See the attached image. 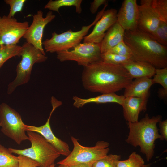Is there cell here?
Instances as JSON below:
<instances>
[{
	"mask_svg": "<svg viewBox=\"0 0 167 167\" xmlns=\"http://www.w3.org/2000/svg\"><path fill=\"white\" fill-rule=\"evenodd\" d=\"M82 80L86 89L102 94L115 93L126 87L133 79L121 65L102 60L84 67Z\"/></svg>",
	"mask_w": 167,
	"mask_h": 167,
	"instance_id": "cell-1",
	"label": "cell"
},
{
	"mask_svg": "<svg viewBox=\"0 0 167 167\" xmlns=\"http://www.w3.org/2000/svg\"><path fill=\"white\" fill-rule=\"evenodd\" d=\"M123 41L133 60L147 62L156 68L167 67V46L157 42L148 33L138 29L125 31Z\"/></svg>",
	"mask_w": 167,
	"mask_h": 167,
	"instance_id": "cell-2",
	"label": "cell"
},
{
	"mask_svg": "<svg viewBox=\"0 0 167 167\" xmlns=\"http://www.w3.org/2000/svg\"><path fill=\"white\" fill-rule=\"evenodd\" d=\"M161 120L160 115L150 118L147 114L139 121L127 122L129 131L126 142L135 147L139 146L141 152L145 155L148 161L154 155L156 140H163L157 125Z\"/></svg>",
	"mask_w": 167,
	"mask_h": 167,
	"instance_id": "cell-3",
	"label": "cell"
},
{
	"mask_svg": "<svg viewBox=\"0 0 167 167\" xmlns=\"http://www.w3.org/2000/svg\"><path fill=\"white\" fill-rule=\"evenodd\" d=\"M27 132L31 147L24 149L9 148V151L36 161L39 163V167H48L54 164L60 155L57 150L40 134L30 131Z\"/></svg>",
	"mask_w": 167,
	"mask_h": 167,
	"instance_id": "cell-4",
	"label": "cell"
},
{
	"mask_svg": "<svg viewBox=\"0 0 167 167\" xmlns=\"http://www.w3.org/2000/svg\"><path fill=\"white\" fill-rule=\"evenodd\" d=\"M21 46V59L16 67V77L8 86V94L12 93L18 87L29 82L35 63L44 62L48 59L39 49L28 43H24Z\"/></svg>",
	"mask_w": 167,
	"mask_h": 167,
	"instance_id": "cell-5",
	"label": "cell"
},
{
	"mask_svg": "<svg viewBox=\"0 0 167 167\" xmlns=\"http://www.w3.org/2000/svg\"><path fill=\"white\" fill-rule=\"evenodd\" d=\"M106 6L97 14L93 22L87 26H83L80 30L74 32L70 29L58 34L54 32L52 37L42 42L43 49L46 52L53 53L69 50L80 43L89 30L99 20Z\"/></svg>",
	"mask_w": 167,
	"mask_h": 167,
	"instance_id": "cell-6",
	"label": "cell"
},
{
	"mask_svg": "<svg viewBox=\"0 0 167 167\" xmlns=\"http://www.w3.org/2000/svg\"><path fill=\"white\" fill-rule=\"evenodd\" d=\"M71 138L73 145L72 150L57 164L68 166L81 163L92 164L107 156L109 151V143L104 141H98L94 146L88 147L80 144L78 139L74 137L71 136Z\"/></svg>",
	"mask_w": 167,
	"mask_h": 167,
	"instance_id": "cell-7",
	"label": "cell"
},
{
	"mask_svg": "<svg viewBox=\"0 0 167 167\" xmlns=\"http://www.w3.org/2000/svg\"><path fill=\"white\" fill-rule=\"evenodd\" d=\"M27 125L23 122L20 114L7 104L0 105V126L2 132L20 145L28 140L26 134Z\"/></svg>",
	"mask_w": 167,
	"mask_h": 167,
	"instance_id": "cell-8",
	"label": "cell"
},
{
	"mask_svg": "<svg viewBox=\"0 0 167 167\" xmlns=\"http://www.w3.org/2000/svg\"><path fill=\"white\" fill-rule=\"evenodd\" d=\"M100 43H80L71 50L56 53L57 58L60 62L73 61L84 67L102 60Z\"/></svg>",
	"mask_w": 167,
	"mask_h": 167,
	"instance_id": "cell-9",
	"label": "cell"
},
{
	"mask_svg": "<svg viewBox=\"0 0 167 167\" xmlns=\"http://www.w3.org/2000/svg\"><path fill=\"white\" fill-rule=\"evenodd\" d=\"M29 26L27 21L18 22L6 15L0 17V45H17Z\"/></svg>",
	"mask_w": 167,
	"mask_h": 167,
	"instance_id": "cell-10",
	"label": "cell"
},
{
	"mask_svg": "<svg viewBox=\"0 0 167 167\" xmlns=\"http://www.w3.org/2000/svg\"><path fill=\"white\" fill-rule=\"evenodd\" d=\"M50 101L52 109L45 124L40 126L27 125L26 130V131H30L40 134L53 146L60 155L67 156L71 152L68 145L55 135L52 130L50 124V119L53 112L56 108L61 105L62 102L54 96L51 97Z\"/></svg>",
	"mask_w": 167,
	"mask_h": 167,
	"instance_id": "cell-11",
	"label": "cell"
},
{
	"mask_svg": "<svg viewBox=\"0 0 167 167\" xmlns=\"http://www.w3.org/2000/svg\"><path fill=\"white\" fill-rule=\"evenodd\" d=\"M55 17L52 12L50 11L44 17L42 11H38L33 16L32 23L23 37L26 40V42L39 49L45 55H46V53L43 47L42 41L44 29L46 26Z\"/></svg>",
	"mask_w": 167,
	"mask_h": 167,
	"instance_id": "cell-12",
	"label": "cell"
},
{
	"mask_svg": "<svg viewBox=\"0 0 167 167\" xmlns=\"http://www.w3.org/2000/svg\"><path fill=\"white\" fill-rule=\"evenodd\" d=\"M117 12L114 8L105 11L92 32L84 37V43H100L105 35V32L117 21Z\"/></svg>",
	"mask_w": 167,
	"mask_h": 167,
	"instance_id": "cell-13",
	"label": "cell"
},
{
	"mask_svg": "<svg viewBox=\"0 0 167 167\" xmlns=\"http://www.w3.org/2000/svg\"><path fill=\"white\" fill-rule=\"evenodd\" d=\"M138 5L136 0H125L117 14V22L125 31L138 29Z\"/></svg>",
	"mask_w": 167,
	"mask_h": 167,
	"instance_id": "cell-14",
	"label": "cell"
},
{
	"mask_svg": "<svg viewBox=\"0 0 167 167\" xmlns=\"http://www.w3.org/2000/svg\"><path fill=\"white\" fill-rule=\"evenodd\" d=\"M151 0H141L138 5V29L151 34L158 28L160 18L150 5Z\"/></svg>",
	"mask_w": 167,
	"mask_h": 167,
	"instance_id": "cell-15",
	"label": "cell"
},
{
	"mask_svg": "<svg viewBox=\"0 0 167 167\" xmlns=\"http://www.w3.org/2000/svg\"><path fill=\"white\" fill-rule=\"evenodd\" d=\"M148 99L134 97H125L122 106L125 120L128 122L138 121L140 113L146 110Z\"/></svg>",
	"mask_w": 167,
	"mask_h": 167,
	"instance_id": "cell-16",
	"label": "cell"
},
{
	"mask_svg": "<svg viewBox=\"0 0 167 167\" xmlns=\"http://www.w3.org/2000/svg\"><path fill=\"white\" fill-rule=\"evenodd\" d=\"M152 79L143 77L135 79L125 88V97H134L148 98L149 90L153 85Z\"/></svg>",
	"mask_w": 167,
	"mask_h": 167,
	"instance_id": "cell-17",
	"label": "cell"
},
{
	"mask_svg": "<svg viewBox=\"0 0 167 167\" xmlns=\"http://www.w3.org/2000/svg\"><path fill=\"white\" fill-rule=\"evenodd\" d=\"M125 31L117 21L108 30L100 43L101 54L108 52L123 41Z\"/></svg>",
	"mask_w": 167,
	"mask_h": 167,
	"instance_id": "cell-18",
	"label": "cell"
},
{
	"mask_svg": "<svg viewBox=\"0 0 167 167\" xmlns=\"http://www.w3.org/2000/svg\"><path fill=\"white\" fill-rule=\"evenodd\" d=\"M133 79L147 77L151 78L155 72L156 68L147 62L130 60L121 65Z\"/></svg>",
	"mask_w": 167,
	"mask_h": 167,
	"instance_id": "cell-19",
	"label": "cell"
},
{
	"mask_svg": "<svg viewBox=\"0 0 167 167\" xmlns=\"http://www.w3.org/2000/svg\"><path fill=\"white\" fill-rule=\"evenodd\" d=\"M124 98L123 95H119L115 93L103 94L96 97L87 99L75 96L73 98L74 101L73 105L77 108L82 107L87 104L92 103L97 104L114 103L122 106Z\"/></svg>",
	"mask_w": 167,
	"mask_h": 167,
	"instance_id": "cell-20",
	"label": "cell"
},
{
	"mask_svg": "<svg viewBox=\"0 0 167 167\" xmlns=\"http://www.w3.org/2000/svg\"><path fill=\"white\" fill-rule=\"evenodd\" d=\"M82 0H50L45 6L44 8L59 13V9L62 6H74L76 12L79 14L82 11L81 4Z\"/></svg>",
	"mask_w": 167,
	"mask_h": 167,
	"instance_id": "cell-21",
	"label": "cell"
},
{
	"mask_svg": "<svg viewBox=\"0 0 167 167\" xmlns=\"http://www.w3.org/2000/svg\"><path fill=\"white\" fill-rule=\"evenodd\" d=\"M22 46L17 45H0V68L8 59L16 56L20 57Z\"/></svg>",
	"mask_w": 167,
	"mask_h": 167,
	"instance_id": "cell-22",
	"label": "cell"
},
{
	"mask_svg": "<svg viewBox=\"0 0 167 167\" xmlns=\"http://www.w3.org/2000/svg\"><path fill=\"white\" fill-rule=\"evenodd\" d=\"M18 156H14L4 146L0 144V167H18Z\"/></svg>",
	"mask_w": 167,
	"mask_h": 167,
	"instance_id": "cell-23",
	"label": "cell"
},
{
	"mask_svg": "<svg viewBox=\"0 0 167 167\" xmlns=\"http://www.w3.org/2000/svg\"><path fill=\"white\" fill-rule=\"evenodd\" d=\"M144 165L143 159L135 152L130 155L127 159L119 160L117 163L118 167H143Z\"/></svg>",
	"mask_w": 167,
	"mask_h": 167,
	"instance_id": "cell-24",
	"label": "cell"
},
{
	"mask_svg": "<svg viewBox=\"0 0 167 167\" xmlns=\"http://www.w3.org/2000/svg\"><path fill=\"white\" fill-rule=\"evenodd\" d=\"M150 5L158 15L160 21L167 23V0H151Z\"/></svg>",
	"mask_w": 167,
	"mask_h": 167,
	"instance_id": "cell-25",
	"label": "cell"
},
{
	"mask_svg": "<svg viewBox=\"0 0 167 167\" xmlns=\"http://www.w3.org/2000/svg\"><path fill=\"white\" fill-rule=\"evenodd\" d=\"M121 158L120 155H107L93 163L92 167H118L117 162L120 160Z\"/></svg>",
	"mask_w": 167,
	"mask_h": 167,
	"instance_id": "cell-26",
	"label": "cell"
},
{
	"mask_svg": "<svg viewBox=\"0 0 167 167\" xmlns=\"http://www.w3.org/2000/svg\"><path fill=\"white\" fill-rule=\"evenodd\" d=\"M101 58L103 62L116 65H122L132 60L131 57L121 56L109 53L101 54Z\"/></svg>",
	"mask_w": 167,
	"mask_h": 167,
	"instance_id": "cell-27",
	"label": "cell"
},
{
	"mask_svg": "<svg viewBox=\"0 0 167 167\" xmlns=\"http://www.w3.org/2000/svg\"><path fill=\"white\" fill-rule=\"evenodd\" d=\"M152 79L153 84L161 85L162 88L167 90V67L156 68L155 72Z\"/></svg>",
	"mask_w": 167,
	"mask_h": 167,
	"instance_id": "cell-28",
	"label": "cell"
},
{
	"mask_svg": "<svg viewBox=\"0 0 167 167\" xmlns=\"http://www.w3.org/2000/svg\"><path fill=\"white\" fill-rule=\"evenodd\" d=\"M26 0H5V3L10 6V12L7 15L9 17H14L17 12H21Z\"/></svg>",
	"mask_w": 167,
	"mask_h": 167,
	"instance_id": "cell-29",
	"label": "cell"
},
{
	"mask_svg": "<svg viewBox=\"0 0 167 167\" xmlns=\"http://www.w3.org/2000/svg\"><path fill=\"white\" fill-rule=\"evenodd\" d=\"M107 52L132 58L131 51L123 41L120 42Z\"/></svg>",
	"mask_w": 167,
	"mask_h": 167,
	"instance_id": "cell-30",
	"label": "cell"
},
{
	"mask_svg": "<svg viewBox=\"0 0 167 167\" xmlns=\"http://www.w3.org/2000/svg\"><path fill=\"white\" fill-rule=\"evenodd\" d=\"M149 35L159 44L167 46V33L164 31L160 25L154 32Z\"/></svg>",
	"mask_w": 167,
	"mask_h": 167,
	"instance_id": "cell-31",
	"label": "cell"
},
{
	"mask_svg": "<svg viewBox=\"0 0 167 167\" xmlns=\"http://www.w3.org/2000/svg\"><path fill=\"white\" fill-rule=\"evenodd\" d=\"M18 167H39V163L27 156L19 155Z\"/></svg>",
	"mask_w": 167,
	"mask_h": 167,
	"instance_id": "cell-32",
	"label": "cell"
},
{
	"mask_svg": "<svg viewBox=\"0 0 167 167\" xmlns=\"http://www.w3.org/2000/svg\"><path fill=\"white\" fill-rule=\"evenodd\" d=\"M159 127L160 135L162 140L167 141V120L161 121L158 123Z\"/></svg>",
	"mask_w": 167,
	"mask_h": 167,
	"instance_id": "cell-33",
	"label": "cell"
},
{
	"mask_svg": "<svg viewBox=\"0 0 167 167\" xmlns=\"http://www.w3.org/2000/svg\"><path fill=\"white\" fill-rule=\"evenodd\" d=\"M108 1L106 0H94L91 3L90 8L91 12L92 14H95L98 8L101 5L108 3Z\"/></svg>",
	"mask_w": 167,
	"mask_h": 167,
	"instance_id": "cell-34",
	"label": "cell"
},
{
	"mask_svg": "<svg viewBox=\"0 0 167 167\" xmlns=\"http://www.w3.org/2000/svg\"><path fill=\"white\" fill-rule=\"evenodd\" d=\"M159 96L161 98L164 99L167 97V90L163 88L159 89L158 91Z\"/></svg>",
	"mask_w": 167,
	"mask_h": 167,
	"instance_id": "cell-35",
	"label": "cell"
},
{
	"mask_svg": "<svg viewBox=\"0 0 167 167\" xmlns=\"http://www.w3.org/2000/svg\"><path fill=\"white\" fill-rule=\"evenodd\" d=\"M92 164L81 163L79 164L70 166L69 167H92Z\"/></svg>",
	"mask_w": 167,
	"mask_h": 167,
	"instance_id": "cell-36",
	"label": "cell"
},
{
	"mask_svg": "<svg viewBox=\"0 0 167 167\" xmlns=\"http://www.w3.org/2000/svg\"><path fill=\"white\" fill-rule=\"evenodd\" d=\"M57 167H69L65 165H59Z\"/></svg>",
	"mask_w": 167,
	"mask_h": 167,
	"instance_id": "cell-37",
	"label": "cell"
},
{
	"mask_svg": "<svg viewBox=\"0 0 167 167\" xmlns=\"http://www.w3.org/2000/svg\"><path fill=\"white\" fill-rule=\"evenodd\" d=\"M150 164H148L146 165H144L143 167H150Z\"/></svg>",
	"mask_w": 167,
	"mask_h": 167,
	"instance_id": "cell-38",
	"label": "cell"
},
{
	"mask_svg": "<svg viewBox=\"0 0 167 167\" xmlns=\"http://www.w3.org/2000/svg\"><path fill=\"white\" fill-rule=\"evenodd\" d=\"M48 167H56L55 166V164H54L51 165H50Z\"/></svg>",
	"mask_w": 167,
	"mask_h": 167,
	"instance_id": "cell-39",
	"label": "cell"
}]
</instances>
